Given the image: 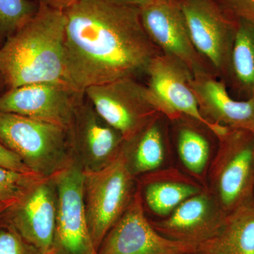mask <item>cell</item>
Returning a JSON list of instances; mask_svg holds the SVG:
<instances>
[{
	"mask_svg": "<svg viewBox=\"0 0 254 254\" xmlns=\"http://www.w3.org/2000/svg\"><path fill=\"white\" fill-rule=\"evenodd\" d=\"M0 254H41L16 232L0 227Z\"/></svg>",
	"mask_w": 254,
	"mask_h": 254,
	"instance_id": "24",
	"label": "cell"
},
{
	"mask_svg": "<svg viewBox=\"0 0 254 254\" xmlns=\"http://www.w3.org/2000/svg\"><path fill=\"white\" fill-rule=\"evenodd\" d=\"M98 115L128 141L161 114L153 105L146 85L136 78H123L84 91Z\"/></svg>",
	"mask_w": 254,
	"mask_h": 254,
	"instance_id": "8",
	"label": "cell"
},
{
	"mask_svg": "<svg viewBox=\"0 0 254 254\" xmlns=\"http://www.w3.org/2000/svg\"><path fill=\"white\" fill-rule=\"evenodd\" d=\"M67 130L83 173L106 168L118 158L125 143L121 133L98 115L85 93L75 107Z\"/></svg>",
	"mask_w": 254,
	"mask_h": 254,
	"instance_id": "12",
	"label": "cell"
},
{
	"mask_svg": "<svg viewBox=\"0 0 254 254\" xmlns=\"http://www.w3.org/2000/svg\"><path fill=\"white\" fill-rule=\"evenodd\" d=\"M42 179L35 174L0 167V202L16 201Z\"/></svg>",
	"mask_w": 254,
	"mask_h": 254,
	"instance_id": "23",
	"label": "cell"
},
{
	"mask_svg": "<svg viewBox=\"0 0 254 254\" xmlns=\"http://www.w3.org/2000/svg\"><path fill=\"white\" fill-rule=\"evenodd\" d=\"M176 125L178 154L182 163L195 176L206 168L210 155V143L201 124L187 117L172 122Z\"/></svg>",
	"mask_w": 254,
	"mask_h": 254,
	"instance_id": "21",
	"label": "cell"
},
{
	"mask_svg": "<svg viewBox=\"0 0 254 254\" xmlns=\"http://www.w3.org/2000/svg\"><path fill=\"white\" fill-rule=\"evenodd\" d=\"M146 76L152 102L169 121L187 117L206 127L217 138L228 131V127L209 123L202 116L190 86L193 74L181 60L160 53L150 63Z\"/></svg>",
	"mask_w": 254,
	"mask_h": 254,
	"instance_id": "7",
	"label": "cell"
},
{
	"mask_svg": "<svg viewBox=\"0 0 254 254\" xmlns=\"http://www.w3.org/2000/svg\"><path fill=\"white\" fill-rule=\"evenodd\" d=\"M37 0H0V47L35 16Z\"/></svg>",
	"mask_w": 254,
	"mask_h": 254,
	"instance_id": "22",
	"label": "cell"
},
{
	"mask_svg": "<svg viewBox=\"0 0 254 254\" xmlns=\"http://www.w3.org/2000/svg\"><path fill=\"white\" fill-rule=\"evenodd\" d=\"M64 12V80L79 91L146 76L161 53L143 28L140 8L78 0Z\"/></svg>",
	"mask_w": 254,
	"mask_h": 254,
	"instance_id": "1",
	"label": "cell"
},
{
	"mask_svg": "<svg viewBox=\"0 0 254 254\" xmlns=\"http://www.w3.org/2000/svg\"><path fill=\"white\" fill-rule=\"evenodd\" d=\"M193 46L215 76L227 84L237 21L216 0H177Z\"/></svg>",
	"mask_w": 254,
	"mask_h": 254,
	"instance_id": "6",
	"label": "cell"
},
{
	"mask_svg": "<svg viewBox=\"0 0 254 254\" xmlns=\"http://www.w3.org/2000/svg\"><path fill=\"white\" fill-rule=\"evenodd\" d=\"M195 254H254V198L225 217L218 232Z\"/></svg>",
	"mask_w": 254,
	"mask_h": 254,
	"instance_id": "18",
	"label": "cell"
},
{
	"mask_svg": "<svg viewBox=\"0 0 254 254\" xmlns=\"http://www.w3.org/2000/svg\"><path fill=\"white\" fill-rule=\"evenodd\" d=\"M84 95L66 82H42L11 88L0 97V112L22 115L68 128Z\"/></svg>",
	"mask_w": 254,
	"mask_h": 254,
	"instance_id": "14",
	"label": "cell"
},
{
	"mask_svg": "<svg viewBox=\"0 0 254 254\" xmlns=\"http://www.w3.org/2000/svg\"><path fill=\"white\" fill-rule=\"evenodd\" d=\"M136 190V178L127 167L123 150L106 168L83 173V201L88 230L96 251L131 203Z\"/></svg>",
	"mask_w": 254,
	"mask_h": 254,
	"instance_id": "5",
	"label": "cell"
},
{
	"mask_svg": "<svg viewBox=\"0 0 254 254\" xmlns=\"http://www.w3.org/2000/svg\"><path fill=\"white\" fill-rule=\"evenodd\" d=\"M163 115L128 141H125L123 153L127 167L136 178L158 170L165 158V127Z\"/></svg>",
	"mask_w": 254,
	"mask_h": 254,
	"instance_id": "19",
	"label": "cell"
},
{
	"mask_svg": "<svg viewBox=\"0 0 254 254\" xmlns=\"http://www.w3.org/2000/svg\"><path fill=\"white\" fill-rule=\"evenodd\" d=\"M195 254V252H194V253H191V254Z\"/></svg>",
	"mask_w": 254,
	"mask_h": 254,
	"instance_id": "31",
	"label": "cell"
},
{
	"mask_svg": "<svg viewBox=\"0 0 254 254\" xmlns=\"http://www.w3.org/2000/svg\"><path fill=\"white\" fill-rule=\"evenodd\" d=\"M227 86L238 100L254 98V23L237 21Z\"/></svg>",
	"mask_w": 254,
	"mask_h": 254,
	"instance_id": "20",
	"label": "cell"
},
{
	"mask_svg": "<svg viewBox=\"0 0 254 254\" xmlns=\"http://www.w3.org/2000/svg\"><path fill=\"white\" fill-rule=\"evenodd\" d=\"M109 2L114 3L126 6H136V7L141 8L145 5L148 4L152 0H105Z\"/></svg>",
	"mask_w": 254,
	"mask_h": 254,
	"instance_id": "28",
	"label": "cell"
},
{
	"mask_svg": "<svg viewBox=\"0 0 254 254\" xmlns=\"http://www.w3.org/2000/svg\"><path fill=\"white\" fill-rule=\"evenodd\" d=\"M11 203H4V202H0V218H1L3 212H4V210L11 204Z\"/></svg>",
	"mask_w": 254,
	"mask_h": 254,
	"instance_id": "30",
	"label": "cell"
},
{
	"mask_svg": "<svg viewBox=\"0 0 254 254\" xmlns=\"http://www.w3.org/2000/svg\"><path fill=\"white\" fill-rule=\"evenodd\" d=\"M9 90V88L7 83H6L2 73L0 71V97L2 96Z\"/></svg>",
	"mask_w": 254,
	"mask_h": 254,
	"instance_id": "29",
	"label": "cell"
},
{
	"mask_svg": "<svg viewBox=\"0 0 254 254\" xmlns=\"http://www.w3.org/2000/svg\"><path fill=\"white\" fill-rule=\"evenodd\" d=\"M0 143L42 178H50L76 160L67 128L0 112Z\"/></svg>",
	"mask_w": 254,
	"mask_h": 254,
	"instance_id": "3",
	"label": "cell"
},
{
	"mask_svg": "<svg viewBox=\"0 0 254 254\" xmlns=\"http://www.w3.org/2000/svg\"><path fill=\"white\" fill-rule=\"evenodd\" d=\"M57 202L54 178L42 179L3 212L0 227L14 230L41 254H53Z\"/></svg>",
	"mask_w": 254,
	"mask_h": 254,
	"instance_id": "10",
	"label": "cell"
},
{
	"mask_svg": "<svg viewBox=\"0 0 254 254\" xmlns=\"http://www.w3.org/2000/svg\"><path fill=\"white\" fill-rule=\"evenodd\" d=\"M190 86L205 120L215 125L254 133V98L238 100L230 94L225 82L213 74L193 76Z\"/></svg>",
	"mask_w": 254,
	"mask_h": 254,
	"instance_id": "16",
	"label": "cell"
},
{
	"mask_svg": "<svg viewBox=\"0 0 254 254\" xmlns=\"http://www.w3.org/2000/svg\"><path fill=\"white\" fill-rule=\"evenodd\" d=\"M218 140L208 190L227 215L254 198V133L229 128Z\"/></svg>",
	"mask_w": 254,
	"mask_h": 254,
	"instance_id": "4",
	"label": "cell"
},
{
	"mask_svg": "<svg viewBox=\"0 0 254 254\" xmlns=\"http://www.w3.org/2000/svg\"><path fill=\"white\" fill-rule=\"evenodd\" d=\"M0 167L11 169V170L25 173H33L21 161L18 155L7 149L1 143H0Z\"/></svg>",
	"mask_w": 254,
	"mask_h": 254,
	"instance_id": "26",
	"label": "cell"
},
{
	"mask_svg": "<svg viewBox=\"0 0 254 254\" xmlns=\"http://www.w3.org/2000/svg\"><path fill=\"white\" fill-rule=\"evenodd\" d=\"M143 205L160 216H168L182 202L205 190L176 169L155 170L137 177Z\"/></svg>",
	"mask_w": 254,
	"mask_h": 254,
	"instance_id": "17",
	"label": "cell"
},
{
	"mask_svg": "<svg viewBox=\"0 0 254 254\" xmlns=\"http://www.w3.org/2000/svg\"><path fill=\"white\" fill-rule=\"evenodd\" d=\"M196 247L163 236L147 218L141 192L105 235L98 254H187Z\"/></svg>",
	"mask_w": 254,
	"mask_h": 254,
	"instance_id": "11",
	"label": "cell"
},
{
	"mask_svg": "<svg viewBox=\"0 0 254 254\" xmlns=\"http://www.w3.org/2000/svg\"><path fill=\"white\" fill-rule=\"evenodd\" d=\"M51 254H55L54 253Z\"/></svg>",
	"mask_w": 254,
	"mask_h": 254,
	"instance_id": "32",
	"label": "cell"
},
{
	"mask_svg": "<svg viewBox=\"0 0 254 254\" xmlns=\"http://www.w3.org/2000/svg\"><path fill=\"white\" fill-rule=\"evenodd\" d=\"M39 4L44 5L53 9L65 11L78 0H37Z\"/></svg>",
	"mask_w": 254,
	"mask_h": 254,
	"instance_id": "27",
	"label": "cell"
},
{
	"mask_svg": "<svg viewBox=\"0 0 254 254\" xmlns=\"http://www.w3.org/2000/svg\"><path fill=\"white\" fill-rule=\"evenodd\" d=\"M53 178L58 194L53 253L98 254L88 230L83 201V171L77 160Z\"/></svg>",
	"mask_w": 254,
	"mask_h": 254,
	"instance_id": "9",
	"label": "cell"
},
{
	"mask_svg": "<svg viewBox=\"0 0 254 254\" xmlns=\"http://www.w3.org/2000/svg\"><path fill=\"white\" fill-rule=\"evenodd\" d=\"M64 11L39 4L38 12L0 47V71L9 89L64 80Z\"/></svg>",
	"mask_w": 254,
	"mask_h": 254,
	"instance_id": "2",
	"label": "cell"
},
{
	"mask_svg": "<svg viewBox=\"0 0 254 254\" xmlns=\"http://www.w3.org/2000/svg\"><path fill=\"white\" fill-rule=\"evenodd\" d=\"M222 9L234 19L254 23V0H216Z\"/></svg>",
	"mask_w": 254,
	"mask_h": 254,
	"instance_id": "25",
	"label": "cell"
},
{
	"mask_svg": "<svg viewBox=\"0 0 254 254\" xmlns=\"http://www.w3.org/2000/svg\"><path fill=\"white\" fill-rule=\"evenodd\" d=\"M140 14L145 31L161 53L181 60L193 76L215 75L193 46L177 0H152L140 8Z\"/></svg>",
	"mask_w": 254,
	"mask_h": 254,
	"instance_id": "13",
	"label": "cell"
},
{
	"mask_svg": "<svg viewBox=\"0 0 254 254\" xmlns=\"http://www.w3.org/2000/svg\"><path fill=\"white\" fill-rule=\"evenodd\" d=\"M227 214L208 189L182 202L160 221H150L163 236L198 247L213 237Z\"/></svg>",
	"mask_w": 254,
	"mask_h": 254,
	"instance_id": "15",
	"label": "cell"
}]
</instances>
